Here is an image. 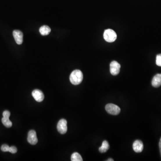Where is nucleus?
<instances>
[{
    "mask_svg": "<svg viewBox=\"0 0 161 161\" xmlns=\"http://www.w3.org/2000/svg\"><path fill=\"white\" fill-rule=\"evenodd\" d=\"M83 78V75L82 71L80 70H75L71 73L69 77L70 82L74 85H78L82 83Z\"/></svg>",
    "mask_w": 161,
    "mask_h": 161,
    "instance_id": "1",
    "label": "nucleus"
},
{
    "mask_svg": "<svg viewBox=\"0 0 161 161\" xmlns=\"http://www.w3.org/2000/svg\"><path fill=\"white\" fill-rule=\"evenodd\" d=\"M103 38L107 42L112 43L116 40L117 38V35L115 31L113 30L108 29L104 31Z\"/></svg>",
    "mask_w": 161,
    "mask_h": 161,
    "instance_id": "2",
    "label": "nucleus"
},
{
    "mask_svg": "<svg viewBox=\"0 0 161 161\" xmlns=\"http://www.w3.org/2000/svg\"><path fill=\"white\" fill-rule=\"evenodd\" d=\"M105 109L107 112L112 115H117L120 112V108L117 106L112 103L106 105Z\"/></svg>",
    "mask_w": 161,
    "mask_h": 161,
    "instance_id": "3",
    "label": "nucleus"
},
{
    "mask_svg": "<svg viewBox=\"0 0 161 161\" xmlns=\"http://www.w3.org/2000/svg\"><path fill=\"white\" fill-rule=\"evenodd\" d=\"M110 73L113 76H116L120 72V65L118 62L113 61L110 64Z\"/></svg>",
    "mask_w": 161,
    "mask_h": 161,
    "instance_id": "4",
    "label": "nucleus"
},
{
    "mask_svg": "<svg viewBox=\"0 0 161 161\" xmlns=\"http://www.w3.org/2000/svg\"><path fill=\"white\" fill-rule=\"evenodd\" d=\"M10 116V113L9 111H5L3 112V117L1 119V121L3 125L7 128H10L12 126V122L9 119Z\"/></svg>",
    "mask_w": 161,
    "mask_h": 161,
    "instance_id": "5",
    "label": "nucleus"
},
{
    "mask_svg": "<svg viewBox=\"0 0 161 161\" xmlns=\"http://www.w3.org/2000/svg\"><path fill=\"white\" fill-rule=\"evenodd\" d=\"M57 130L60 133L64 134L67 131V122L65 119L60 120L57 124Z\"/></svg>",
    "mask_w": 161,
    "mask_h": 161,
    "instance_id": "6",
    "label": "nucleus"
},
{
    "mask_svg": "<svg viewBox=\"0 0 161 161\" xmlns=\"http://www.w3.org/2000/svg\"><path fill=\"white\" fill-rule=\"evenodd\" d=\"M27 141H28V142L31 144V145H35L37 143L38 139H37L36 133L35 131L32 130H30L29 132Z\"/></svg>",
    "mask_w": 161,
    "mask_h": 161,
    "instance_id": "7",
    "label": "nucleus"
},
{
    "mask_svg": "<svg viewBox=\"0 0 161 161\" xmlns=\"http://www.w3.org/2000/svg\"><path fill=\"white\" fill-rule=\"evenodd\" d=\"M13 35L16 43L19 45L22 44L23 42V37H24V35L22 32L20 31L16 30L13 31Z\"/></svg>",
    "mask_w": 161,
    "mask_h": 161,
    "instance_id": "8",
    "label": "nucleus"
},
{
    "mask_svg": "<svg viewBox=\"0 0 161 161\" xmlns=\"http://www.w3.org/2000/svg\"><path fill=\"white\" fill-rule=\"evenodd\" d=\"M32 95L34 99L37 102H41L44 100V94L41 90H33L32 93Z\"/></svg>",
    "mask_w": 161,
    "mask_h": 161,
    "instance_id": "9",
    "label": "nucleus"
},
{
    "mask_svg": "<svg viewBox=\"0 0 161 161\" xmlns=\"http://www.w3.org/2000/svg\"><path fill=\"white\" fill-rule=\"evenodd\" d=\"M133 147L135 152L141 153L143 150V143L140 140H136L133 142Z\"/></svg>",
    "mask_w": 161,
    "mask_h": 161,
    "instance_id": "10",
    "label": "nucleus"
},
{
    "mask_svg": "<svg viewBox=\"0 0 161 161\" xmlns=\"http://www.w3.org/2000/svg\"><path fill=\"white\" fill-rule=\"evenodd\" d=\"M152 85L154 87L157 88L161 85V74H157L152 80Z\"/></svg>",
    "mask_w": 161,
    "mask_h": 161,
    "instance_id": "11",
    "label": "nucleus"
},
{
    "mask_svg": "<svg viewBox=\"0 0 161 161\" xmlns=\"http://www.w3.org/2000/svg\"><path fill=\"white\" fill-rule=\"evenodd\" d=\"M51 30V28L48 26L44 25L41 26L40 29V32L41 35H47L50 33Z\"/></svg>",
    "mask_w": 161,
    "mask_h": 161,
    "instance_id": "12",
    "label": "nucleus"
},
{
    "mask_svg": "<svg viewBox=\"0 0 161 161\" xmlns=\"http://www.w3.org/2000/svg\"><path fill=\"white\" fill-rule=\"evenodd\" d=\"M109 149V145L108 141H103L102 145L99 148V151L101 153L106 152Z\"/></svg>",
    "mask_w": 161,
    "mask_h": 161,
    "instance_id": "13",
    "label": "nucleus"
},
{
    "mask_svg": "<svg viewBox=\"0 0 161 161\" xmlns=\"http://www.w3.org/2000/svg\"><path fill=\"white\" fill-rule=\"evenodd\" d=\"M71 160L72 161H83V159L80 154L78 153L75 152L71 155Z\"/></svg>",
    "mask_w": 161,
    "mask_h": 161,
    "instance_id": "14",
    "label": "nucleus"
},
{
    "mask_svg": "<svg viewBox=\"0 0 161 161\" xmlns=\"http://www.w3.org/2000/svg\"><path fill=\"white\" fill-rule=\"evenodd\" d=\"M156 63L158 66L161 67V54H159L157 56Z\"/></svg>",
    "mask_w": 161,
    "mask_h": 161,
    "instance_id": "15",
    "label": "nucleus"
},
{
    "mask_svg": "<svg viewBox=\"0 0 161 161\" xmlns=\"http://www.w3.org/2000/svg\"><path fill=\"white\" fill-rule=\"evenodd\" d=\"M10 147L8 145L5 144V145H2L1 147V150L4 152H9V149H10Z\"/></svg>",
    "mask_w": 161,
    "mask_h": 161,
    "instance_id": "16",
    "label": "nucleus"
},
{
    "mask_svg": "<svg viewBox=\"0 0 161 161\" xmlns=\"http://www.w3.org/2000/svg\"><path fill=\"white\" fill-rule=\"evenodd\" d=\"M9 152L11 153H15L17 152V149L15 146L10 147Z\"/></svg>",
    "mask_w": 161,
    "mask_h": 161,
    "instance_id": "17",
    "label": "nucleus"
},
{
    "mask_svg": "<svg viewBox=\"0 0 161 161\" xmlns=\"http://www.w3.org/2000/svg\"><path fill=\"white\" fill-rule=\"evenodd\" d=\"M159 149H160V154H161V138H160V141H159Z\"/></svg>",
    "mask_w": 161,
    "mask_h": 161,
    "instance_id": "18",
    "label": "nucleus"
},
{
    "mask_svg": "<svg viewBox=\"0 0 161 161\" xmlns=\"http://www.w3.org/2000/svg\"><path fill=\"white\" fill-rule=\"evenodd\" d=\"M107 161H113L114 160H113V159H112V158H109L108 159V160H107Z\"/></svg>",
    "mask_w": 161,
    "mask_h": 161,
    "instance_id": "19",
    "label": "nucleus"
}]
</instances>
